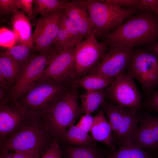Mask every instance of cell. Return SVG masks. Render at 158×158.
Wrapping results in <instances>:
<instances>
[{
    "label": "cell",
    "mask_w": 158,
    "mask_h": 158,
    "mask_svg": "<svg viewBox=\"0 0 158 158\" xmlns=\"http://www.w3.org/2000/svg\"><path fill=\"white\" fill-rule=\"evenodd\" d=\"M106 37L109 44L136 46L152 44L158 40V18L151 11L134 15Z\"/></svg>",
    "instance_id": "6da1fadb"
},
{
    "label": "cell",
    "mask_w": 158,
    "mask_h": 158,
    "mask_svg": "<svg viewBox=\"0 0 158 158\" xmlns=\"http://www.w3.org/2000/svg\"><path fill=\"white\" fill-rule=\"evenodd\" d=\"M55 140L42 116L31 115L16 131L0 143V150H36L44 153Z\"/></svg>",
    "instance_id": "7a4b0ae2"
},
{
    "label": "cell",
    "mask_w": 158,
    "mask_h": 158,
    "mask_svg": "<svg viewBox=\"0 0 158 158\" xmlns=\"http://www.w3.org/2000/svg\"><path fill=\"white\" fill-rule=\"evenodd\" d=\"M78 87L74 82L70 84L61 99L41 115L56 140H60L82 113L78 102Z\"/></svg>",
    "instance_id": "3957f363"
},
{
    "label": "cell",
    "mask_w": 158,
    "mask_h": 158,
    "mask_svg": "<svg viewBox=\"0 0 158 158\" xmlns=\"http://www.w3.org/2000/svg\"><path fill=\"white\" fill-rule=\"evenodd\" d=\"M69 84L50 79L40 80L16 101L29 115L41 116L61 99Z\"/></svg>",
    "instance_id": "277c9868"
},
{
    "label": "cell",
    "mask_w": 158,
    "mask_h": 158,
    "mask_svg": "<svg viewBox=\"0 0 158 158\" xmlns=\"http://www.w3.org/2000/svg\"><path fill=\"white\" fill-rule=\"evenodd\" d=\"M93 24L95 35L106 37L139 10L121 8L104 0H84Z\"/></svg>",
    "instance_id": "5b68a950"
},
{
    "label": "cell",
    "mask_w": 158,
    "mask_h": 158,
    "mask_svg": "<svg viewBox=\"0 0 158 158\" xmlns=\"http://www.w3.org/2000/svg\"><path fill=\"white\" fill-rule=\"evenodd\" d=\"M102 108L111 126L114 143L120 147L133 145L132 141L140 122L138 111L105 102Z\"/></svg>",
    "instance_id": "8992f818"
},
{
    "label": "cell",
    "mask_w": 158,
    "mask_h": 158,
    "mask_svg": "<svg viewBox=\"0 0 158 158\" xmlns=\"http://www.w3.org/2000/svg\"><path fill=\"white\" fill-rule=\"evenodd\" d=\"M126 71L139 82L148 96L158 86V56L152 53L134 51Z\"/></svg>",
    "instance_id": "52a82bcc"
},
{
    "label": "cell",
    "mask_w": 158,
    "mask_h": 158,
    "mask_svg": "<svg viewBox=\"0 0 158 158\" xmlns=\"http://www.w3.org/2000/svg\"><path fill=\"white\" fill-rule=\"evenodd\" d=\"M56 54L52 51L33 55L24 66L10 93L16 100L29 91L36 84L45 69Z\"/></svg>",
    "instance_id": "ba28073f"
},
{
    "label": "cell",
    "mask_w": 158,
    "mask_h": 158,
    "mask_svg": "<svg viewBox=\"0 0 158 158\" xmlns=\"http://www.w3.org/2000/svg\"><path fill=\"white\" fill-rule=\"evenodd\" d=\"M95 36L75 43V79L88 74L107 51L108 43L106 41L98 42Z\"/></svg>",
    "instance_id": "9c48e42d"
},
{
    "label": "cell",
    "mask_w": 158,
    "mask_h": 158,
    "mask_svg": "<svg viewBox=\"0 0 158 158\" xmlns=\"http://www.w3.org/2000/svg\"><path fill=\"white\" fill-rule=\"evenodd\" d=\"M126 71L116 76L106 91L112 102L121 107L139 111L142 107V96L133 78Z\"/></svg>",
    "instance_id": "30bf717a"
},
{
    "label": "cell",
    "mask_w": 158,
    "mask_h": 158,
    "mask_svg": "<svg viewBox=\"0 0 158 158\" xmlns=\"http://www.w3.org/2000/svg\"><path fill=\"white\" fill-rule=\"evenodd\" d=\"M109 44V50L87 75L98 74L115 78L126 71L132 59L134 47L116 44Z\"/></svg>",
    "instance_id": "8fae6325"
},
{
    "label": "cell",
    "mask_w": 158,
    "mask_h": 158,
    "mask_svg": "<svg viewBox=\"0 0 158 158\" xmlns=\"http://www.w3.org/2000/svg\"><path fill=\"white\" fill-rule=\"evenodd\" d=\"M64 11L52 12L40 17L32 34L34 51L40 54L51 50Z\"/></svg>",
    "instance_id": "7c38bea8"
},
{
    "label": "cell",
    "mask_w": 158,
    "mask_h": 158,
    "mask_svg": "<svg viewBox=\"0 0 158 158\" xmlns=\"http://www.w3.org/2000/svg\"><path fill=\"white\" fill-rule=\"evenodd\" d=\"M75 44L68 46L56 54L39 80L50 79L67 83H71L75 79Z\"/></svg>",
    "instance_id": "4fadbf2b"
},
{
    "label": "cell",
    "mask_w": 158,
    "mask_h": 158,
    "mask_svg": "<svg viewBox=\"0 0 158 158\" xmlns=\"http://www.w3.org/2000/svg\"><path fill=\"white\" fill-rule=\"evenodd\" d=\"M30 115L16 101L0 103V143L13 133Z\"/></svg>",
    "instance_id": "5bb4252c"
},
{
    "label": "cell",
    "mask_w": 158,
    "mask_h": 158,
    "mask_svg": "<svg viewBox=\"0 0 158 158\" xmlns=\"http://www.w3.org/2000/svg\"><path fill=\"white\" fill-rule=\"evenodd\" d=\"M132 144L146 151L158 150V116L147 112L141 116Z\"/></svg>",
    "instance_id": "9a60e30c"
},
{
    "label": "cell",
    "mask_w": 158,
    "mask_h": 158,
    "mask_svg": "<svg viewBox=\"0 0 158 158\" xmlns=\"http://www.w3.org/2000/svg\"><path fill=\"white\" fill-rule=\"evenodd\" d=\"M64 12L76 24L83 38L87 39L95 35L93 24L83 0L68 2Z\"/></svg>",
    "instance_id": "2e32d148"
},
{
    "label": "cell",
    "mask_w": 158,
    "mask_h": 158,
    "mask_svg": "<svg viewBox=\"0 0 158 158\" xmlns=\"http://www.w3.org/2000/svg\"><path fill=\"white\" fill-rule=\"evenodd\" d=\"M90 132L94 140L105 144L110 148L112 152L116 151L112 128L103 111H99L94 117L93 123Z\"/></svg>",
    "instance_id": "e0dca14e"
},
{
    "label": "cell",
    "mask_w": 158,
    "mask_h": 158,
    "mask_svg": "<svg viewBox=\"0 0 158 158\" xmlns=\"http://www.w3.org/2000/svg\"><path fill=\"white\" fill-rule=\"evenodd\" d=\"M11 23L13 32L18 42L20 44L33 48L32 25L27 16L22 11H19L13 15Z\"/></svg>",
    "instance_id": "ac0fdd59"
},
{
    "label": "cell",
    "mask_w": 158,
    "mask_h": 158,
    "mask_svg": "<svg viewBox=\"0 0 158 158\" xmlns=\"http://www.w3.org/2000/svg\"><path fill=\"white\" fill-rule=\"evenodd\" d=\"M104 89L87 91L80 96L82 113L91 114L105 102L107 96Z\"/></svg>",
    "instance_id": "d6986e66"
},
{
    "label": "cell",
    "mask_w": 158,
    "mask_h": 158,
    "mask_svg": "<svg viewBox=\"0 0 158 158\" xmlns=\"http://www.w3.org/2000/svg\"><path fill=\"white\" fill-rule=\"evenodd\" d=\"M115 78L92 74L77 78L74 82L78 87H82L86 91L96 90L106 88L112 83Z\"/></svg>",
    "instance_id": "ffe728a7"
},
{
    "label": "cell",
    "mask_w": 158,
    "mask_h": 158,
    "mask_svg": "<svg viewBox=\"0 0 158 158\" xmlns=\"http://www.w3.org/2000/svg\"><path fill=\"white\" fill-rule=\"evenodd\" d=\"M23 67L16 63L3 51L0 54V71L13 87L18 80Z\"/></svg>",
    "instance_id": "44dd1931"
},
{
    "label": "cell",
    "mask_w": 158,
    "mask_h": 158,
    "mask_svg": "<svg viewBox=\"0 0 158 158\" xmlns=\"http://www.w3.org/2000/svg\"><path fill=\"white\" fill-rule=\"evenodd\" d=\"M94 140L92 136L73 125L66 130L60 140L68 145L79 146L94 144Z\"/></svg>",
    "instance_id": "7402d4cb"
},
{
    "label": "cell",
    "mask_w": 158,
    "mask_h": 158,
    "mask_svg": "<svg viewBox=\"0 0 158 158\" xmlns=\"http://www.w3.org/2000/svg\"><path fill=\"white\" fill-rule=\"evenodd\" d=\"M68 2L58 0H34L33 16H41L55 11L64 10Z\"/></svg>",
    "instance_id": "603a6c76"
},
{
    "label": "cell",
    "mask_w": 158,
    "mask_h": 158,
    "mask_svg": "<svg viewBox=\"0 0 158 158\" xmlns=\"http://www.w3.org/2000/svg\"><path fill=\"white\" fill-rule=\"evenodd\" d=\"M3 51L23 67L34 54L32 53L34 51L32 48L22 44L12 46Z\"/></svg>",
    "instance_id": "cb8c5ba5"
},
{
    "label": "cell",
    "mask_w": 158,
    "mask_h": 158,
    "mask_svg": "<svg viewBox=\"0 0 158 158\" xmlns=\"http://www.w3.org/2000/svg\"><path fill=\"white\" fill-rule=\"evenodd\" d=\"M94 144L75 147L67 146L66 149L68 158H104L95 148Z\"/></svg>",
    "instance_id": "d4e9b609"
},
{
    "label": "cell",
    "mask_w": 158,
    "mask_h": 158,
    "mask_svg": "<svg viewBox=\"0 0 158 158\" xmlns=\"http://www.w3.org/2000/svg\"><path fill=\"white\" fill-rule=\"evenodd\" d=\"M105 158H156L147 151L133 145L119 147Z\"/></svg>",
    "instance_id": "484cf974"
},
{
    "label": "cell",
    "mask_w": 158,
    "mask_h": 158,
    "mask_svg": "<svg viewBox=\"0 0 158 158\" xmlns=\"http://www.w3.org/2000/svg\"><path fill=\"white\" fill-rule=\"evenodd\" d=\"M66 30L61 23L57 36L53 44L51 50L57 54L66 48L75 44Z\"/></svg>",
    "instance_id": "4316f807"
},
{
    "label": "cell",
    "mask_w": 158,
    "mask_h": 158,
    "mask_svg": "<svg viewBox=\"0 0 158 158\" xmlns=\"http://www.w3.org/2000/svg\"><path fill=\"white\" fill-rule=\"evenodd\" d=\"M61 23L72 39L75 42L81 41L83 37L75 23L65 13H63Z\"/></svg>",
    "instance_id": "83f0119b"
},
{
    "label": "cell",
    "mask_w": 158,
    "mask_h": 158,
    "mask_svg": "<svg viewBox=\"0 0 158 158\" xmlns=\"http://www.w3.org/2000/svg\"><path fill=\"white\" fill-rule=\"evenodd\" d=\"M21 5L19 0H0V16L16 13Z\"/></svg>",
    "instance_id": "f1b7e54d"
},
{
    "label": "cell",
    "mask_w": 158,
    "mask_h": 158,
    "mask_svg": "<svg viewBox=\"0 0 158 158\" xmlns=\"http://www.w3.org/2000/svg\"><path fill=\"white\" fill-rule=\"evenodd\" d=\"M143 107L148 110L158 112V89L148 96Z\"/></svg>",
    "instance_id": "f546056e"
},
{
    "label": "cell",
    "mask_w": 158,
    "mask_h": 158,
    "mask_svg": "<svg viewBox=\"0 0 158 158\" xmlns=\"http://www.w3.org/2000/svg\"><path fill=\"white\" fill-rule=\"evenodd\" d=\"M40 158H62L58 140H55Z\"/></svg>",
    "instance_id": "4dcf8cb0"
},
{
    "label": "cell",
    "mask_w": 158,
    "mask_h": 158,
    "mask_svg": "<svg viewBox=\"0 0 158 158\" xmlns=\"http://www.w3.org/2000/svg\"><path fill=\"white\" fill-rule=\"evenodd\" d=\"M93 121L94 117L91 114H85L81 116L76 125L88 133L90 131Z\"/></svg>",
    "instance_id": "1f68e13d"
},
{
    "label": "cell",
    "mask_w": 158,
    "mask_h": 158,
    "mask_svg": "<svg viewBox=\"0 0 158 158\" xmlns=\"http://www.w3.org/2000/svg\"><path fill=\"white\" fill-rule=\"evenodd\" d=\"M21 9L24 13L30 20H35L33 16V0H19Z\"/></svg>",
    "instance_id": "d6a6232c"
},
{
    "label": "cell",
    "mask_w": 158,
    "mask_h": 158,
    "mask_svg": "<svg viewBox=\"0 0 158 158\" xmlns=\"http://www.w3.org/2000/svg\"><path fill=\"white\" fill-rule=\"evenodd\" d=\"M158 8V0H139L137 8L143 11H151Z\"/></svg>",
    "instance_id": "836d02e7"
},
{
    "label": "cell",
    "mask_w": 158,
    "mask_h": 158,
    "mask_svg": "<svg viewBox=\"0 0 158 158\" xmlns=\"http://www.w3.org/2000/svg\"><path fill=\"white\" fill-rule=\"evenodd\" d=\"M104 1L121 8H136L139 0H106Z\"/></svg>",
    "instance_id": "e575fe53"
},
{
    "label": "cell",
    "mask_w": 158,
    "mask_h": 158,
    "mask_svg": "<svg viewBox=\"0 0 158 158\" xmlns=\"http://www.w3.org/2000/svg\"><path fill=\"white\" fill-rule=\"evenodd\" d=\"M44 153L34 150L14 152V158H40Z\"/></svg>",
    "instance_id": "d590c367"
},
{
    "label": "cell",
    "mask_w": 158,
    "mask_h": 158,
    "mask_svg": "<svg viewBox=\"0 0 158 158\" xmlns=\"http://www.w3.org/2000/svg\"><path fill=\"white\" fill-rule=\"evenodd\" d=\"M0 158H14V152L0 150Z\"/></svg>",
    "instance_id": "8d00e7d4"
},
{
    "label": "cell",
    "mask_w": 158,
    "mask_h": 158,
    "mask_svg": "<svg viewBox=\"0 0 158 158\" xmlns=\"http://www.w3.org/2000/svg\"><path fill=\"white\" fill-rule=\"evenodd\" d=\"M0 86H11L6 80L2 73L0 71Z\"/></svg>",
    "instance_id": "74e56055"
},
{
    "label": "cell",
    "mask_w": 158,
    "mask_h": 158,
    "mask_svg": "<svg viewBox=\"0 0 158 158\" xmlns=\"http://www.w3.org/2000/svg\"><path fill=\"white\" fill-rule=\"evenodd\" d=\"M152 44L150 47L151 52L158 56V41H156Z\"/></svg>",
    "instance_id": "f35d334b"
},
{
    "label": "cell",
    "mask_w": 158,
    "mask_h": 158,
    "mask_svg": "<svg viewBox=\"0 0 158 158\" xmlns=\"http://www.w3.org/2000/svg\"><path fill=\"white\" fill-rule=\"evenodd\" d=\"M151 12L154 13L157 15L158 18V8L153 9Z\"/></svg>",
    "instance_id": "ab89813d"
},
{
    "label": "cell",
    "mask_w": 158,
    "mask_h": 158,
    "mask_svg": "<svg viewBox=\"0 0 158 158\" xmlns=\"http://www.w3.org/2000/svg\"></svg>",
    "instance_id": "60d3db41"
}]
</instances>
